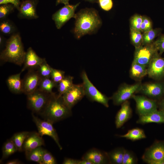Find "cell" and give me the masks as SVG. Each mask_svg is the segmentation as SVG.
Returning <instances> with one entry per match:
<instances>
[{
	"mask_svg": "<svg viewBox=\"0 0 164 164\" xmlns=\"http://www.w3.org/2000/svg\"><path fill=\"white\" fill-rule=\"evenodd\" d=\"M73 32L77 39L96 31L102 24L98 12L94 9L86 8L76 14Z\"/></svg>",
	"mask_w": 164,
	"mask_h": 164,
	"instance_id": "obj_1",
	"label": "cell"
},
{
	"mask_svg": "<svg viewBox=\"0 0 164 164\" xmlns=\"http://www.w3.org/2000/svg\"><path fill=\"white\" fill-rule=\"evenodd\" d=\"M40 114L44 120L53 124L70 117L72 112L71 109L64 102L62 96L59 97L53 93L45 108Z\"/></svg>",
	"mask_w": 164,
	"mask_h": 164,
	"instance_id": "obj_2",
	"label": "cell"
},
{
	"mask_svg": "<svg viewBox=\"0 0 164 164\" xmlns=\"http://www.w3.org/2000/svg\"><path fill=\"white\" fill-rule=\"evenodd\" d=\"M26 53L20 35L15 34L6 41L5 47L1 53L0 59L21 66L24 63Z\"/></svg>",
	"mask_w": 164,
	"mask_h": 164,
	"instance_id": "obj_3",
	"label": "cell"
},
{
	"mask_svg": "<svg viewBox=\"0 0 164 164\" xmlns=\"http://www.w3.org/2000/svg\"><path fill=\"white\" fill-rule=\"evenodd\" d=\"M52 94H48L37 89L27 95V106L32 113L40 114L47 105Z\"/></svg>",
	"mask_w": 164,
	"mask_h": 164,
	"instance_id": "obj_4",
	"label": "cell"
},
{
	"mask_svg": "<svg viewBox=\"0 0 164 164\" xmlns=\"http://www.w3.org/2000/svg\"><path fill=\"white\" fill-rule=\"evenodd\" d=\"M85 95L91 101L100 103L107 108L109 107L110 98L99 91L88 78L86 72L83 71L81 74Z\"/></svg>",
	"mask_w": 164,
	"mask_h": 164,
	"instance_id": "obj_5",
	"label": "cell"
},
{
	"mask_svg": "<svg viewBox=\"0 0 164 164\" xmlns=\"http://www.w3.org/2000/svg\"><path fill=\"white\" fill-rule=\"evenodd\" d=\"M141 85L140 82L133 84L121 85L111 97L114 104L118 105L128 101L135 93L139 92Z\"/></svg>",
	"mask_w": 164,
	"mask_h": 164,
	"instance_id": "obj_6",
	"label": "cell"
},
{
	"mask_svg": "<svg viewBox=\"0 0 164 164\" xmlns=\"http://www.w3.org/2000/svg\"><path fill=\"white\" fill-rule=\"evenodd\" d=\"M158 53L153 43L142 45L135 48L133 61L147 67L152 59Z\"/></svg>",
	"mask_w": 164,
	"mask_h": 164,
	"instance_id": "obj_7",
	"label": "cell"
},
{
	"mask_svg": "<svg viewBox=\"0 0 164 164\" xmlns=\"http://www.w3.org/2000/svg\"><path fill=\"white\" fill-rule=\"evenodd\" d=\"M32 120L37 128L38 132L41 136L47 135L52 138L55 142L58 147L61 150L62 147L59 142L57 134L53 126V123L45 120H42L35 116L34 113L32 114Z\"/></svg>",
	"mask_w": 164,
	"mask_h": 164,
	"instance_id": "obj_8",
	"label": "cell"
},
{
	"mask_svg": "<svg viewBox=\"0 0 164 164\" xmlns=\"http://www.w3.org/2000/svg\"><path fill=\"white\" fill-rule=\"evenodd\" d=\"M80 4V2L74 5L69 4L64 5L63 7L53 14L52 19L57 29H60L71 18H75V12Z\"/></svg>",
	"mask_w": 164,
	"mask_h": 164,
	"instance_id": "obj_9",
	"label": "cell"
},
{
	"mask_svg": "<svg viewBox=\"0 0 164 164\" xmlns=\"http://www.w3.org/2000/svg\"><path fill=\"white\" fill-rule=\"evenodd\" d=\"M142 159L149 164L164 159V141H157L145 150Z\"/></svg>",
	"mask_w": 164,
	"mask_h": 164,
	"instance_id": "obj_10",
	"label": "cell"
},
{
	"mask_svg": "<svg viewBox=\"0 0 164 164\" xmlns=\"http://www.w3.org/2000/svg\"><path fill=\"white\" fill-rule=\"evenodd\" d=\"M85 95L83 84H73L69 89L62 95V97L65 103L71 109Z\"/></svg>",
	"mask_w": 164,
	"mask_h": 164,
	"instance_id": "obj_11",
	"label": "cell"
},
{
	"mask_svg": "<svg viewBox=\"0 0 164 164\" xmlns=\"http://www.w3.org/2000/svg\"><path fill=\"white\" fill-rule=\"evenodd\" d=\"M132 98L136 103V111L139 116L148 114L157 109V104L155 100L135 94Z\"/></svg>",
	"mask_w": 164,
	"mask_h": 164,
	"instance_id": "obj_12",
	"label": "cell"
},
{
	"mask_svg": "<svg viewBox=\"0 0 164 164\" xmlns=\"http://www.w3.org/2000/svg\"><path fill=\"white\" fill-rule=\"evenodd\" d=\"M35 70L29 69L22 80L23 93L26 95L37 89L42 78L38 70Z\"/></svg>",
	"mask_w": 164,
	"mask_h": 164,
	"instance_id": "obj_13",
	"label": "cell"
},
{
	"mask_svg": "<svg viewBox=\"0 0 164 164\" xmlns=\"http://www.w3.org/2000/svg\"><path fill=\"white\" fill-rule=\"evenodd\" d=\"M147 75L150 78L160 80L164 77V58L158 53L152 59L147 67Z\"/></svg>",
	"mask_w": 164,
	"mask_h": 164,
	"instance_id": "obj_14",
	"label": "cell"
},
{
	"mask_svg": "<svg viewBox=\"0 0 164 164\" xmlns=\"http://www.w3.org/2000/svg\"><path fill=\"white\" fill-rule=\"evenodd\" d=\"M81 159L88 160L93 164L110 163L108 153L95 148L87 151L82 156Z\"/></svg>",
	"mask_w": 164,
	"mask_h": 164,
	"instance_id": "obj_15",
	"label": "cell"
},
{
	"mask_svg": "<svg viewBox=\"0 0 164 164\" xmlns=\"http://www.w3.org/2000/svg\"><path fill=\"white\" fill-rule=\"evenodd\" d=\"M164 85L160 83L142 84L139 92L152 98H157L164 94Z\"/></svg>",
	"mask_w": 164,
	"mask_h": 164,
	"instance_id": "obj_16",
	"label": "cell"
},
{
	"mask_svg": "<svg viewBox=\"0 0 164 164\" xmlns=\"http://www.w3.org/2000/svg\"><path fill=\"white\" fill-rule=\"evenodd\" d=\"M45 59L39 57L31 47H29L26 52L24 66L21 72L27 69L29 70L37 69Z\"/></svg>",
	"mask_w": 164,
	"mask_h": 164,
	"instance_id": "obj_17",
	"label": "cell"
},
{
	"mask_svg": "<svg viewBox=\"0 0 164 164\" xmlns=\"http://www.w3.org/2000/svg\"><path fill=\"white\" fill-rule=\"evenodd\" d=\"M19 16L22 18L31 19L38 18L36 10V4L33 0L23 1L20 5Z\"/></svg>",
	"mask_w": 164,
	"mask_h": 164,
	"instance_id": "obj_18",
	"label": "cell"
},
{
	"mask_svg": "<svg viewBox=\"0 0 164 164\" xmlns=\"http://www.w3.org/2000/svg\"><path fill=\"white\" fill-rule=\"evenodd\" d=\"M44 145L42 137L38 132H29L23 144L22 151H30Z\"/></svg>",
	"mask_w": 164,
	"mask_h": 164,
	"instance_id": "obj_19",
	"label": "cell"
},
{
	"mask_svg": "<svg viewBox=\"0 0 164 164\" xmlns=\"http://www.w3.org/2000/svg\"><path fill=\"white\" fill-rule=\"evenodd\" d=\"M132 111L130 103L127 101L121 104V107L117 113L115 124L117 128L121 127L131 117Z\"/></svg>",
	"mask_w": 164,
	"mask_h": 164,
	"instance_id": "obj_20",
	"label": "cell"
},
{
	"mask_svg": "<svg viewBox=\"0 0 164 164\" xmlns=\"http://www.w3.org/2000/svg\"><path fill=\"white\" fill-rule=\"evenodd\" d=\"M136 123L141 124L150 123H164V111L157 109L148 114L139 116Z\"/></svg>",
	"mask_w": 164,
	"mask_h": 164,
	"instance_id": "obj_21",
	"label": "cell"
},
{
	"mask_svg": "<svg viewBox=\"0 0 164 164\" xmlns=\"http://www.w3.org/2000/svg\"><path fill=\"white\" fill-rule=\"evenodd\" d=\"M21 72L19 73L9 76L6 83L9 90L12 92L19 94L23 93L22 80L20 78Z\"/></svg>",
	"mask_w": 164,
	"mask_h": 164,
	"instance_id": "obj_22",
	"label": "cell"
},
{
	"mask_svg": "<svg viewBox=\"0 0 164 164\" xmlns=\"http://www.w3.org/2000/svg\"><path fill=\"white\" fill-rule=\"evenodd\" d=\"M130 74L133 79L138 80H140L147 75V67L133 61Z\"/></svg>",
	"mask_w": 164,
	"mask_h": 164,
	"instance_id": "obj_23",
	"label": "cell"
},
{
	"mask_svg": "<svg viewBox=\"0 0 164 164\" xmlns=\"http://www.w3.org/2000/svg\"><path fill=\"white\" fill-rule=\"evenodd\" d=\"M44 149L41 146L25 152L26 159L29 161L42 164V157Z\"/></svg>",
	"mask_w": 164,
	"mask_h": 164,
	"instance_id": "obj_24",
	"label": "cell"
},
{
	"mask_svg": "<svg viewBox=\"0 0 164 164\" xmlns=\"http://www.w3.org/2000/svg\"><path fill=\"white\" fill-rule=\"evenodd\" d=\"M125 149L123 147L116 148L108 153L110 163L122 164Z\"/></svg>",
	"mask_w": 164,
	"mask_h": 164,
	"instance_id": "obj_25",
	"label": "cell"
},
{
	"mask_svg": "<svg viewBox=\"0 0 164 164\" xmlns=\"http://www.w3.org/2000/svg\"><path fill=\"white\" fill-rule=\"evenodd\" d=\"M122 138L133 141L144 139L146 138L144 130L139 128H133L129 130L125 134L120 136Z\"/></svg>",
	"mask_w": 164,
	"mask_h": 164,
	"instance_id": "obj_26",
	"label": "cell"
},
{
	"mask_svg": "<svg viewBox=\"0 0 164 164\" xmlns=\"http://www.w3.org/2000/svg\"><path fill=\"white\" fill-rule=\"evenodd\" d=\"M162 31V29L160 28L152 29L146 32L142 33L143 41L142 45H146L152 43L154 39L160 34Z\"/></svg>",
	"mask_w": 164,
	"mask_h": 164,
	"instance_id": "obj_27",
	"label": "cell"
},
{
	"mask_svg": "<svg viewBox=\"0 0 164 164\" xmlns=\"http://www.w3.org/2000/svg\"><path fill=\"white\" fill-rule=\"evenodd\" d=\"M73 77L70 76H66L58 84V90L59 97L62 95L69 89L73 85Z\"/></svg>",
	"mask_w": 164,
	"mask_h": 164,
	"instance_id": "obj_28",
	"label": "cell"
},
{
	"mask_svg": "<svg viewBox=\"0 0 164 164\" xmlns=\"http://www.w3.org/2000/svg\"><path fill=\"white\" fill-rule=\"evenodd\" d=\"M29 132L23 131L16 133L14 134L11 139L16 146L18 151H22V146L24 141Z\"/></svg>",
	"mask_w": 164,
	"mask_h": 164,
	"instance_id": "obj_29",
	"label": "cell"
},
{
	"mask_svg": "<svg viewBox=\"0 0 164 164\" xmlns=\"http://www.w3.org/2000/svg\"><path fill=\"white\" fill-rule=\"evenodd\" d=\"M57 85L51 78H42L37 89L45 93L51 94L53 93V89Z\"/></svg>",
	"mask_w": 164,
	"mask_h": 164,
	"instance_id": "obj_30",
	"label": "cell"
},
{
	"mask_svg": "<svg viewBox=\"0 0 164 164\" xmlns=\"http://www.w3.org/2000/svg\"><path fill=\"white\" fill-rule=\"evenodd\" d=\"M18 151L15 144L11 139L8 140L2 147V160L4 159Z\"/></svg>",
	"mask_w": 164,
	"mask_h": 164,
	"instance_id": "obj_31",
	"label": "cell"
},
{
	"mask_svg": "<svg viewBox=\"0 0 164 164\" xmlns=\"http://www.w3.org/2000/svg\"><path fill=\"white\" fill-rule=\"evenodd\" d=\"M130 34L131 42L135 48L142 45V33L141 32L130 29Z\"/></svg>",
	"mask_w": 164,
	"mask_h": 164,
	"instance_id": "obj_32",
	"label": "cell"
},
{
	"mask_svg": "<svg viewBox=\"0 0 164 164\" xmlns=\"http://www.w3.org/2000/svg\"><path fill=\"white\" fill-rule=\"evenodd\" d=\"M142 22V16L138 14H135L130 20V29L141 32V26Z\"/></svg>",
	"mask_w": 164,
	"mask_h": 164,
	"instance_id": "obj_33",
	"label": "cell"
},
{
	"mask_svg": "<svg viewBox=\"0 0 164 164\" xmlns=\"http://www.w3.org/2000/svg\"><path fill=\"white\" fill-rule=\"evenodd\" d=\"M52 68L45 59L37 69L42 78H50Z\"/></svg>",
	"mask_w": 164,
	"mask_h": 164,
	"instance_id": "obj_34",
	"label": "cell"
},
{
	"mask_svg": "<svg viewBox=\"0 0 164 164\" xmlns=\"http://www.w3.org/2000/svg\"><path fill=\"white\" fill-rule=\"evenodd\" d=\"M138 162V159L135 154L132 151L125 149L122 164H135Z\"/></svg>",
	"mask_w": 164,
	"mask_h": 164,
	"instance_id": "obj_35",
	"label": "cell"
},
{
	"mask_svg": "<svg viewBox=\"0 0 164 164\" xmlns=\"http://www.w3.org/2000/svg\"><path fill=\"white\" fill-rule=\"evenodd\" d=\"M65 77L64 71L52 68L50 78L56 84L58 85Z\"/></svg>",
	"mask_w": 164,
	"mask_h": 164,
	"instance_id": "obj_36",
	"label": "cell"
},
{
	"mask_svg": "<svg viewBox=\"0 0 164 164\" xmlns=\"http://www.w3.org/2000/svg\"><path fill=\"white\" fill-rule=\"evenodd\" d=\"M0 30L4 34H10L14 31L15 27L10 21L3 20L0 23Z\"/></svg>",
	"mask_w": 164,
	"mask_h": 164,
	"instance_id": "obj_37",
	"label": "cell"
},
{
	"mask_svg": "<svg viewBox=\"0 0 164 164\" xmlns=\"http://www.w3.org/2000/svg\"><path fill=\"white\" fill-rule=\"evenodd\" d=\"M56 161L52 155L47 150L44 149L42 157V164H56Z\"/></svg>",
	"mask_w": 164,
	"mask_h": 164,
	"instance_id": "obj_38",
	"label": "cell"
},
{
	"mask_svg": "<svg viewBox=\"0 0 164 164\" xmlns=\"http://www.w3.org/2000/svg\"><path fill=\"white\" fill-rule=\"evenodd\" d=\"M14 7L10 5H2L0 7V19H3L13 10Z\"/></svg>",
	"mask_w": 164,
	"mask_h": 164,
	"instance_id": "obj_39",
	"label": "cell"
},
{
	"mask_svg": "<svg viewBox=\"0 0 164 164\" xmlns=\"http://www.w3.org/2000/svg\"><path fill=\"white\" fill-rule=\"evenodd\" d=\"M160 56L164 52V35H161L153 43Z\"/></svg>",
	"mask_w": 164,
	"mask_h": 164,
	"instance_id": "obj_40",
	"label": "cell"
},
{
	"mask_svg": "<svg viewBox=\"0 0 164 164\" xmlns=\"http://www.w3.org/2000/svg\"><path fill=\"white\" fill-rule=\"evenodd\" d=\"M98 2L101 8L105 11H109L112 8V0H98Z\"/></svg>",
	"mask_w": 164,
	"mask_h": 164,
	"instance_id": "obj_41",
	"label": "cell"
},
{
	"mask_svg": "<svg viewBox=\"0 0 164 164\" xmlns=\"http://www.w3.org/2000/svg\"><path fill=\"white\" fill-rule=\"evenodd\" d=\"M12 4L14 6L19 9L20 5V0H0V5Z\"/></svg>",
	"mask_w": 164,
	"mask_h": 164,
	"instance_id": "obj_42",
	"label": "cell"
},
{
	"mask_svg": "<svg viewBox=\"0 0 164 164\" xmlns=\"http://www.w3.org/2000/svg\"><path fill=\"white\" fill-rule=\"evenodd\" d=\"M142 22L146 26L148 31L153 29L152 22L148 17L145 16H142Z\"/></svg>",
	"mask_w": 164,
	"mask_h": 164,
	"instance_id": "obj_43",
	"label": "cell"
},
{
	"mask_svg": "<svg viewBox=\"0 0 164 164\" xmlns=\"http://www.w3.org/2000/svg\"><path fill=\"white\" fill-rule=\"evenodd\" d=\"M80 160L70 158H65L63 162V164H79Z\"/></svg>",
	"mask_w": 164,
	"mask_h": 164,
	"instance_id": "obj_44",
	"label": "cell"
},
{
	"mask_svg": "<svg viewBox=\"0 0 164 164\" xmlns=\"http://www.w3.org/2000/svg\"><path fill=\"white\" fill-rule=\"evenodd\" d=\"M20 161L17 159H15L12 160H10L8 161L6 163V164H20L22 163Z\"/></svg>",
	"mask_w": 164,
	"mask_h": 164,
	"instance_id": "obj_45",
	"label": "cell"
},
{
	"mask_svg": "<svg viewBox=\"0 0 164 164\" xmlns=\"http://www.w3.org/2000/svg\"><path fill=\"white\" fill-rule=\"evenodd\" d=\"M70 0H56V5L60 3L63 4L64 5L68 4L69 1Z\"/></svg>",
	"mask_w": 164,
	"mask_h": 164,
	"instance_id": "obj_46",
	"label": "cell"
},
{
	"mask_svg": "<svg viewBox=\"0 0 164 164\" xmlns=\"http://www.w3.org/2000/svg\"><path fill=\"white\" fill-rule=\"evenodd\" d=\"M79 164H93L91 162L85 159H82L80 160Z\"/></svg>",
	"mask_w": 164,
	"mask_h": 164,
	"instance_id": "obj_47",
	"label": "cell"
},
{
	"mask_svg": "<svg viewBox=\"0 0 164 164\" xmlns=\"http://www.w3.org/2000/svg\"><path fill=\"white\" fill-rule=\"evenodd\" d=\"M159 104L160 110L164 111V98L160 102Z\"/></svg>",
	"mask_w": 164,
	"mask_h": 164,
	"instance_id": "obj_48",
	"label": "cell"
},
{
	"mask_svg": "<svg viewBox=\"0 0 164 164\" xmlns=\"http://www.w3.org/2000/svg\"><path fill=\"white\" fill-rule=\"evenodd\" d=\"M91 2H98V0H84Z\"/></svg>",
	"mask_w": 164,
	"mask_h": 164,
	"instance_id": "obj_49",
	"label": "cell"
},
{
	"mask_svg": "<svg viewBox=\"0 0 164 164\" xmlns=\"http://www.w3.org/2000/svg\"><path fill=\"white\" fill-rule=\"evenodd\" d=\"M3 43V39L2 36L0 37V44L2 46Z\"/></svg>",
	"mask_w": 164,
	"mask_h": 164,
	"instance_id": "obj_50",
	"label": "cell"
},
{
	"mask_svg": "<svg viewBox=\"0 0 164 164\" xmlns=\"http://www.w3.org/2000/svg\"></svg>",
	"mask_w": 164,
	"mask_h": 164,
	"instance_id": "obj_51",
	"label": "cell"
}]
</instances>
